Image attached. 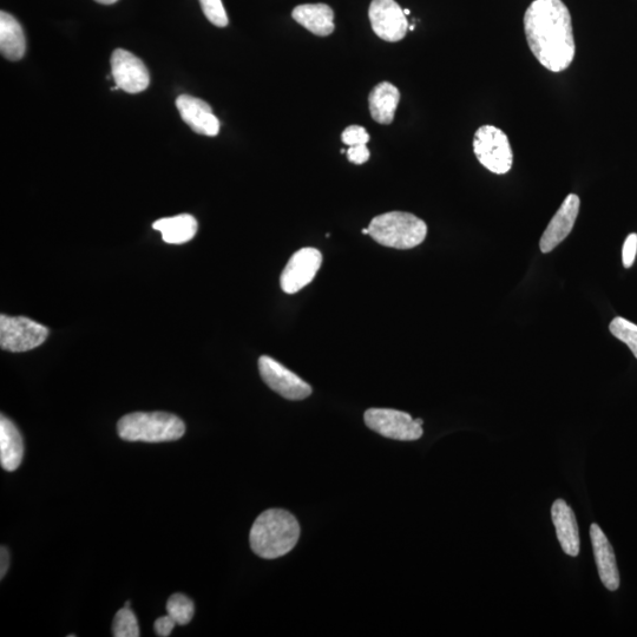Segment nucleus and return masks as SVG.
<instances>
[{
    "label": "nucleus",
    "instance_id": "nucleus-30",
    "mask_svg": "<svg viewBox=\"0 0 637 637\" xmlns=\"http://www.w3.org/2000/svg\"><path fill=\"white\" fill-rule=\"evenodd\" d=\"M95 2L103 4V5H111L118 2V0H95Z\"/></svg>",
    "mask_w": 637,
    "mask_h": 637
},
{
    "label": "nucleus",
    "instance_id": "nucleus-15",
    "mask_svg": "<svg viewBox=\"0 0 637 637\" xmlns=\"http://www.w3.org/2000/svg\"><path fill=\"white\" fill-rule=\"evenodd\" d=\"M551 520L555 525L558 542L567 555L580 554V533L574 511L563 499H557L551 508Z\"/></svg>",
    "mask_w": 637,
    "mask_h": 637
},
{
    "label": "nucleus",
    "instance_id": "nucleus-8",
    "mask_svg": "<svg viewBox=\"0 0 637 637\" xmlns=\"http://www.w3.org/2000/svg\"><path fill=\"white\" fill-rule=\"evenodd\" d=\"M259 371L269 389L277 392L281 397L288 400H302L312 394L310 385L271 357L262 356L259 359Z\"/></svg>",
    "mask_w": 637,
    "mask_h": 637
},
{
    "label": "nucleus",
    "instance_id": "nucleus-3",
    "mask_svg": "<svg viewBox=\"0 0 637 637\" xmlns=\"http://www.w3.org/2000/svg\"><path fill=\"white\" fill-rule=\"evenodd\" d=\"M118 435L127 442L164 443L185 435L182 419L166 412H135L121 418Z\"/></svg>",
    "mask_w": 637,
    "mask_h": 637
},
{
    "label": "nucleus",
    "instance_id": "nucleus-10",
    "mask_svg": "<svg viewBox=\"0 0 637 637\" xmlns=\"http://www.w3.org/2000/svg\"><path fill=\"white\" fill-rule=\"evenodd\" d=\"M111 75L117 87L128 94H139L149 87L150 76L146 65L127 50L117 49L113 52Z\"/></svg>",
    "mask_w": 637,
    "mask_h": 637
},
{
    "label": "nucleus",
    "instance_id": "nucleus-28",
    "mask_svg": "<svg viewBox=\"0 0 637 637\" xmlns=\"http://www.w3.org/2000/svg\"><path fill=\"white\" fill-rule=\"evenodd\" d=\"M177 626L176 621L172 616H162L155 621L154 629L157 636L168 637L172 634L174 628Z\"/></svg>",
    "mask_w": 637,
    "mask_h": 637
},
{
    "label": "nucleus",
    "instance_id": "nucleus-24",
    "mask_svg": "<svg viewBox=\"0 0 637 637\" xmlns=\"http://www.w3.org/2000/svg\"><path fill=\"white\" fill-rule=\"evenodd\" d=\"M201 9L208 21L219 28H226L228 25V16L222 0H199Z\"/></svg>",
    "mask_w": 637,
    "mask_h": 637
},
{
    "label": "nucleus",
    "instance_id": "nucleus-23",
    "mask_svg": "<svg viewBox=\"0 0 637 637\" xmlns=\"http://www.w3.org/2000/svg\"><path fill=\"white\" fill-rule=\"evenodd\" d=\"M609 331L616 339L625 343L637 359V325L625 318L617 317L610 323Z\"/></svg>",
    "mask_w": 637,
    "mask_h": 637
},
{
    "label": "nucleus",
    "instance_id": "nucleus-17",
    "mask_svg": "<svg viewBox=\"0 0 637 637\" xmlns=\"http://www.w3.org/2000/svg\"><path fill=\"white\" fill-rule=\"evenodd\" d=\"M292 17L314 35L326 37L334 31V12L326 4L299 5L293 10Z\"/></svg>",
    "mask_w": 637,
    "mask_h": 637
},
{
    "label": "nucleus",
    "instance_id": "nucleus-32",
    "mask_svg": "<svg viewBox=\"0 0 637 637\" xmlns=\"http://www.w3.org/2000/svg\"><path fill=\"white\" fill-rule=\"evenodd\" d=\"M405 16H409L410 15V10H404Z\"/></svg>",
    "mask_w": 637,
    "mask_h": 637
},
{
    "label": "nucleus",
    "instance_id": "nucleus-5",
    "mask_svg": "<svg viewBox=\"0 0 637 637\" xmlns=\"http://www.w3.org/2000/svg\"><path fill=\"white\" fill-rule=\"evenodd\" d=\"M474 151L479 163L497 175L509 173L514 163L508 136L494 126H483L476 131Z\"/></svg>",
    "mask_w": 637,
    "mask_h": 637
},
{
    "label": "nucleus",
    "instance_id": "nucleus-22",
    "mask_svg": "<svg viewBox=\"0 0 637 637\" xmlns=\"http://www.w3.org/2000/svg\"><path fill=\"white\" fill-rule=\"evenodd\" d=\"M115 637H139L140 627L136 616L130 607H124L115 615L113 623Z\"/></svg>",
    "mask_w": 637,
    "mask_h": 637
},
{
    "label": "nucleus",
    "instance_id": "nucleus-18",
    "mask_svg": "<svg viewBox=\"0 0 637 637\" xmlns=\"http://www.w3.org/2000/svg\"><path fill=\"white\" fill-rule=\"evenodd\" d=\"M26 42L22 25L8 12L0 13V51L9 61L17 62L25 55Z\"/></svg>",
    "mask_w": 637,
    "mask_h": 637
},
{
    "label": "nucleus",
    "instance_id": "nucleus-25",
    "mask_svg": "<svg viewBox=\"0 0 637 637\" xmlns=\"http://www.w3.org/2000/svg\"><path fill=\"white\" fill-rule=\"evenodd\" d=\"M343 142L348 147L360 146V144H367L370 141V135L363 127L351 126L344 130L343 136H341Z\"/></svg>",
    "mask_w": 637,
    "mask_h": 637
},
{
    "label": "nucleus",
    "instance_id": "nucleus-9",
    "mask_svg": "<svg viewBox=\"0 0 637 637\" xmlns=\"http://www.w3.org/2000/svg\"><path fill=\"white\" fill-rule=\"evenodd\" d=\"M369 17L374 34L386 42L402 41L409 30L404 10L396 0H373Z\"/></svg>",
    "mask_w": 637,
    "mask_h": 637
},
{
    "label": "nucleus",
    "instance_id": "nucleus-14",
    "mask_svg": "<svg viewBox=\"0 0 637 637\" xmlns=\"http://www.w3.org/2000/svg\"><path fill=\"white\" fill-rule=\"evenodd\" d=\"M590 538L593 543L594 555L599 570L600 579L603 586L610 591H615L620 587V573L617 569L616 558L612 544L604 535L602 529L597 524H591Z\"/></svg>",
    "mask_w": 637,
    "mask_h": 637
},
{
    "label": "nucleus",
    "instance_id": "nucleus-2",
    "mask_svg": "<svg viewBox=\"0 0 637 637\" xmlns=\"http://www.w3.org/2000/svg\"><path fill=\"white\" fill-rule=\"evenodd\" d=\"M300 537V525L291 512L269 509L256 518L249 543L254 554L274 560L291 553Z\"/></svg>",
    "mask_w": 637,
    "mask_h": 637
},
{
    "label": "nucleus",
    "instance_id": "nucleus-29",
    "mask_svg": "<svg viewBox=\"0 0 637 637\" xmlns=\"http://www.w3.org/2000/svg\"><path fill=\"white\" fill-rule=\"evenodd\" d=\"M0 561H2V564H0V577H2V579H4V576L6 575V573H8V569L10 566V554L8 549H6L5 547H2V555H0Z\"/></svg>",
    "mask_w": 637,
    "mask_h": 637
},
{
    "label": "nucleus",
    "instance_id": "nucleus-11",
    "mask_svg": "<svg viewBox=\"0 0 637 637\" xmlns=\"http://www.w3.org/2000/svg\"><path fill=\"white\" fill-rule=\"evenodd\" d=\"M321 262H323V255L318 249L302 248L294 253L281 274L282 291L294 294L310 285L319 272Z\"/></svg>",
    "mask_w": 637,
    "mask_h": 637
},
{
    "label": "nucleus",
    "instance_id": "nucleus-6",
    "mask_svg": "<svg viewBox=\"0 0 637 637\" xmlns=\"http://www.w3.org/2000/svg\"><path fill=\"white\" fill-rule=\"evenodd\" d=\"M365 423L380 436L394 441L412 442L423 436V419H413L409 413L391 409H370Z\"/></svg>",
    "mask_w": 637,
    "mask_h": 637
},
{
    "label": "nucleus",
    "instance_id": "nucleus-4",
    "mask_svg": "<svg viewBox=\"0 0 637 637\" xmlns=\"http://www.w3.org/2000/svg\"><path fill=\"white\" fill-rule=\"evenodd\" d=\"M371 238L379 245L412 249L423 244L428 235V226L416 215L391 212L377 216L369 226Z\"/></svg>",
    "mask_w": 637,
    "mask_h": 637
},
{
    "label": "nucleus",
    "instance_id": "nucleus-21",
    "mask_svg": "<svg viewBox=\"0 0 637 637\" xmlns=\"http://www.w3.org/2000/svg\"><path fill=\"white\" fill-rule=\"evenodd\" d=\"M168 615L172 616L179 626H186L193 620L195 613L194 602L183 594L170 596L167 603Z\"/></svg>",
    "mask_w": 637,
    "mask_h": 637
},
{
    "label": "nucleus",
    "instance_id": "nucleus-31",
    "mask_svg": "<svg viewBox=\"0 0 637 637\" xmlns=\"http://www.w3.org/2000/svg\"><path fill=\"white\" fill-rule=\"evenodd\" d=\"M415 29H416V26H415V25H411V26H409V30L413 31V30H415Z\"/></svg>",
    "mask_w": 637,
    "mask_h": 637
},
{
    "label": "nucleus",
    "instance_id": "nucleus-7",
    "mask_svg": "<svg viewBox=\"0 0 637 637\" xmlns=\"http://www.w3.org/2000/svg\"><path fill=\"white\" fill-rule=\"evenodd\" d=\"M49 336L48 328L24 317H0V346L10 352H26L42 345Z\"/></svg>",
    "mask_w": 637,
    "mask_h": 637
},
{
    "label": "nucleus",
    "instance_id": "nucleus-20",
    "mask_svg": "<svg viewBox=\"0 0 637 637\" xmlns=\"http://www.w3.org/2000/svg\"><path fill=\"white\" fill-rule=\"evenodd\" d=\"M153 228L162 234L169 245H182L193 240L197 233V221L194 216L181 214L174 218H164L154 222Z\"/></svg>",
    "mask_w": 637,
    "mask_h": 637
},
{
    "label": "nucleus",
    "instance_id": "nucleus-27",
    "mask_svg": "<svg viewBox=\"0 0 637 637\" xmlns=\"http://www.w3.org/2000/svg\"><path fill=\"white\" fill-rule=\"evenodd\" d=\"M348 161L354 164H364L370 159V150L367 149L366 144H360V146L350 147L347 150Z\"/></svg>",
    "mask_w": 637,
    "mask_h": 637
},
{
    "label": "nucleus",
    "instance_id": "nucleus-1",
    "mask_svg": "<svg viewBox=\"0 0 637 637\" xmlns=\"http://www.w3.org/2000/svg\"><path fill=\"white\" fill-rule=\"evenodd\" d=\"M528 45L545 69L567 70L576 54L573 22L562 0H535L524 15Z\"/></svg>",
    "mask_w": 637,
    "mask_h": 637
},
{
    "label": "nucleus",
    "instance_id": "nucleus-19",
    "mask_svg": "<svg viewBox=\"0 0 637 637\" xmlns=\"http://www.w3.org/2000/svg\"><path fill=\"white\" fill-rule=\"evenodd\" d=\"M400 101V93L397 87L389 82L377 85L371 91L369 97L370 111L374 121L380 124H390L394 120V114Z\"/></svg>",
    "mask_w": 637,
    "mask_h": 637
},
{
    "label": "nucleus",
    "instance_id": "nucleus-16",
    "mask_svg": "<svg viewBox=\"0 0 637 637\" xmlns=\"http://www.w3.org/2000/svg\"><path fill=\"white\" fill-rule=\"evenodd\" d=\"M24 444L21 432L8 417L0 418V464L6 471L19 468L23 461Z\"/></svg>",
    "mask_w": 637,
    "mask_h": 637
},
{
    "label": "nucleus",
    "instance_id": "nucleus-12",
    "mask_svg": "<svg viewBox=\"0 0 637 637\" xmlns=\"http://www.w3.org/2000/svg\"><path fill=\"white\" fill-rule=\"evenodd\" d=\"M580 206L581 200L576 194H570L563 201L562 206L557 210L542 235L540 241L542 253L553 252L558 245L568 238L571 231H573L577 216H579Z\"/></svg>",
    "mask_w": 637,
    "mask_h": 637
},
{
    "label": "nucleus",
    "instance_id": "nucleus-26",
    "mask_svg": "<svg viewBox=\"0 0 637 637\" xmlns=\"http://www.w3.org/2000/svg\"><path fill=\"white\" fill-rule=\"evenodd\" d=\"M637 253V234H629L628 238L623 244L622 249V261L623 266L630 268L634 265V261Z\"/></svg>",
    "mask_w": 637,
    "mask_h": 637
},
{
    "label": "nucleus",
    "instance_id": "nucleus-13",
    "mask_svg": "<svg viewBox=\"0 0 637 637\" xmlns=\"http://www.w3.org/2000/svg\"><path fill=\"white\" fill-rule=\"evenodd\" d=\"M183 122L188 124L194 133L214 137L219 134L220 121L213 114V109L208 103L189 95H181L176 100Z\"/></svg>",
    "mask_w": 637,
    "mask_h": 637
}]
</instances>
